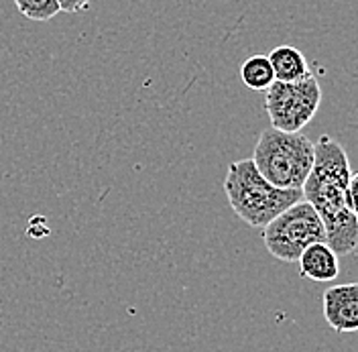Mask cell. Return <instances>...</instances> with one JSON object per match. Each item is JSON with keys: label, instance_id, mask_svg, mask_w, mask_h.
<instances>
[{"label": "cell", "instance_id": "obj_1", "mask_svg": "<svg viewBox=\"0 0 358 352\" xmlns=\"http://www.w3.org/2000/svg\"><path fill=\"white\" fill-rule=\"evenodd\" d=\"M313 167L301 192L317 212L326 230V242L338 257H348L358 251V218L348 206V181L352 176L348 155L330 136H320L313 143Z\"/></svg>", "mask_w": 358, "mask_h": 352}, {"label": "cell", "instance_id": "obj_2", "mask_svg": "<svg viewBox=\"0 0 358 352\" xmlns=\"http://www.w3.org/2000/svg\"><path fill=\"white\" fill-rule=\"evenodd\" d=\"M224 194L232 212L250 228H265L275 216L303 199L301 190H281L259 174L252 159L232 161L224 177Z\"/></svg>", "mask_w": 358, "mask_h": 352}, {"label": "cell", "instance_id": "obj_3", "mask_svg": "<svg viewBox=\"0 0 358 352\" xmlns=\"http://www.w3.org/2000/svg\"><path fill=\"white\" fill-rule=\"evenodd\" d=\"M313 143L301 132L267 129L261 132L252 163L268 183L281 190H301L313 167Z\"/></svg>", "mask_w": 358, "mask_h": 352}, {"label": "cell", "instance_id": "obj_4", "mask_svg": "<svg viewBox=\"0 0 358 352\" xmlns=\"http://www.w3.org/2000/svg\"><path fill=\"white\" fill-rule=\"evenodd\" d=\"M263 242L277 261L297 263L310 244L326 242V230L312 204L299 199L263 228Z\"/></svg>", "mask_w": 358, "mask_h": 352}, {"label": "cell", "instance_id": "obj_5", "mask_svg": "<svg viewBox=\"0 0 358 352\" xmlns=\"http://www.w3.org/2000/svg\"><path fill=\"white\" fill-rule=\"evenodd\" d=\"M265 92V111L277 131L299 132L322 104V88L313 73L299 82H273Z\"/></svg>", "mask_w": 358, "mask_h": 352}, {"label": "cell", "instance_id": "obj_6", "mask_svg": "<svg viewBox=\"0 0 358 352\" xmlns=\"http://www.w3.org/2000/svg\"><path fill=\"white\" fill-rule=\"evenodd\" d=\"M322 308L328 326L334 332H358V283H344L326 289Z\"/></svg>", "mask_w": 358, "mask_h": 352}, {"label": "cell", "instance_id": "obj_7", "mask_svg": "<svg viewBox=\"0 0 358 352\" xmlns=\"http://www.w3.org/2000/svg\"><path fill=\"white\" fill-rule=\"evenodd\" d=\"M299 263V273L301 277L317 281V283H326V281H334L340 273V261L334 248L328 242H313L310 244L297 259Z\"/></svg>", "mask_w": 358, "mask_h": 352}, {"label": "cell", "instance_id": "obj_8", "mask_svg": "<svg viewBox=\"0 0 358 352\" xmlns=\"http://www.w3.org/2000/svg\"><path fill=\"white\" fill-rule=\"evenodd\" d=\"M267 57L275 73V82H299L312 73L308 59L293 45H279L271 49Z\"/></svg>", "mask_w": 358, "mask_h": 352}, {"label": "cell", "instance_id": "obj_9", "mask_svg": "<svg viewBox=\"0 0 358 352\" xmlns=\"http://www.w3.org/2000/svg\"><path fill=\"white\" fill-rule=\"evenodd\" d=\"M241 78L246 88L267 90L275 82V73L267 55H252L241 67Z\"/></svg>", "mask_w": 358, "mask_h": 352}, {"label": "cell", "instance_id": "obj_10", "mask_svg": "<svg viewBox=\"0 0 358 352\" xmlns=\"http://www.w3.org/2000/svg\"><path fill=\"white\" fill-rule=\"evenodd\" d=\"M15 4L29 21H51L62 13L57 0H15Z\"/></svg>", "mask_w": 358, "mask_h": 352}, {"label": "cell", "instance_id": "obj_11", "mask_svg": "<svg viewBox=\"0 0 358 352\" xmlns=\"http://www.w3.org/2000/svg\"><path fill=\"white\" fill-rule=\"evenodd\" d=\"M90 2H92V0H57L59 10H62V13H67V15H76V13L86 10Z\"/></svg>", "mask_w": 358, "mask_h": 352}, {"label": "cell", "instance_id": "obj_12", "mask_svg": "<svg viewBox=\"0 0 358 352\" xmlns=\"http://www.w3.org/2000/svg\"><path fill=\"white\" fill-rule=\"evenodd\" d=\"M348 206L358 218V174H352L348 181Z\"/></svg>", "mask_w": 358, "mask_h": 352}]
</instances>
